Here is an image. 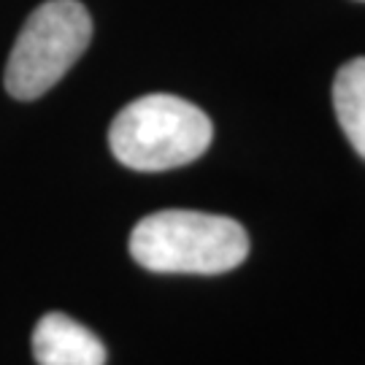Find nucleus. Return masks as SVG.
<instances>
[{"label":"nucleus","mask_w":365,"mask_h":365,"mask_svg":"<svg viewBox=\"0 0 365 365\" xmlns=\"http://www.w3.org/2000/svg\"><path fill=\"white\" fill-rule=\"evenodd\" d=\"M130 255L155 274H225L249 255L247 230L230 217L203 211H157L133 227Z\"/></svg>","instance_id":"nucleus-1"},{"label":"nucleus","mask_w":365,"mask_h":365,"mask_svg":"<svg viewBox=\"0 0 365 365\" xmlns=\"http://www.w3.org/2000/svg\"><path fill=\"white\" fill-rule=\"evenodd\" d=\"M214 125L195 103L179 95H144L119 111L108 146L122 165L141 173L182 168L211 146Z\"/></svg>","instance_id":"nucleus-2"},{"label":"nucleus","mask_w":365,"mask_h":365,"mask_svg":"<svg viewBox=\"0 0 365 365\" xmlns=\"http://www.w3.org/2000/svg\"><path fill=\"white\" fill-rule=\"evenodd\" d=\"M90 11L78 0H46L27 16L6 66V90L16 101H36L66 76L87 52Z\"/></svg>","instance_id":"nucleus-3"},{"label":"nucleus","mask_w":365,"mask_h":365,"mask_svg":"<svg viewBox=\"0 0 365 365\" xmlns=\"http://www.w3.org/2000/svg\"><path fill=\"white\" fill-rule=\"evenodd\" d=\"M33 354L38 365H106L103 341L90 327L66 314H43L33 330Z\"/></svg>","instance_id":"nucleus-4"},{"label":"nucleus","mask_w":365,"mask_h":365,"mask_svg":"<svg viewBox=\"0 0 365 365\" xmlns=\"http://www.w3.org/2000/svg\"><path fill=\"white\" fill-rule=\"evenodd\" d=\"M333 106L344 135L365 160V57L341 66L333 81Z\"/></svg>","instance_id":"nucleus-5"}]
</instances>
